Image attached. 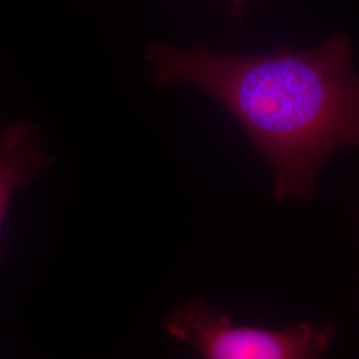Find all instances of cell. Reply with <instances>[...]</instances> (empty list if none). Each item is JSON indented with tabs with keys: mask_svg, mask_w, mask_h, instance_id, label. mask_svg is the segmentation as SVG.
Instances as JSON below:
<instances>
[{
	"mask_svg": "<svg viewBox=\"0 0 359 359\" xmlns=\"http://www.w3.org/2000/svg\"><path fill=\"white\" fill-rule=\"evenodd\" d=\"M168 333L203 359H322L334 338L332 325L298 323L283 330L234 326L203 299H191L167 318Z\"/></svg>",
	"mask_w": 359,
	"mask_h": 359,
	"instance_id": "obj_2",
	"label": "cell"
},
{
	"mask_svg": "<svg viewBox=\"0 0 359 359\" xmlns=\"http://www.w3.org/2000/svg\"><path fill=\"white\" fill-rule=\"evenodd\" d=\"M351 39L270 55L152 44L145 59L158 84L189 83L243 126L274 175L277 200H310L326 158L358 147L359 83Z\"/></svg>",
	"mask_w": 359,
	"mask_h": 359,
	"instance_id": "obj_1",
	"label": "cell"
},
{
	"mask_svg": "<svg viewBox=\"0 0 359 359\" xmlns=\"http://www.w3.org/2000/svg\"><path fill=\"white\" fill-rule=\"evenodd\" d=\"M47 165L34 140L32 127L13 123L1 135L0 145V233L13 192Z\"/></svg>",
	"mask_w": 359,
	"mask_h": 359,
	"instance_id": "obj_3",
	"label": "cell"
},
{
	"mask_svg": "<svg viewBox=\"0 0 359 359\" xmlns=\"http://www.w3.org/2000/svg\"><path fill=\"white\" fill-rule=\"evenodd\" d=\"M246 1H248V0H231V13H233L234 18H237V16L241 13L245 4H246Z\"/></svg>",
	"mask_w": 359,
	"mask_h": 359,
	"instance_id": "obj_4",
	"label": "cell"
}]
</instances>
